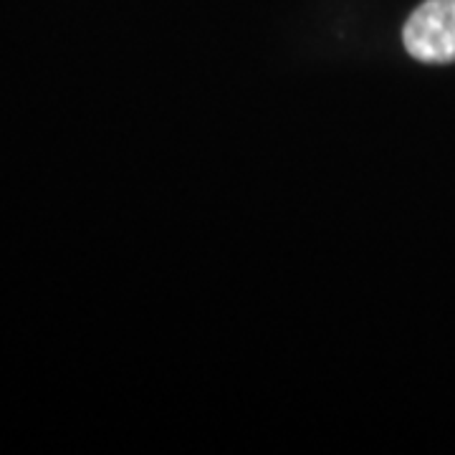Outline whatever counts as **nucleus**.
<instances>
[{"label": "nucleus", "mask_w": 455, "mask_h": 455, "mask_svg": "<svg viewBox=\"0 0 455 455\" xmlns=\"http://www.w3.org/2000/svg\"><path fill=\"white\" fill-rule=\"evenodd\" d=\"M407 53L423 64L455 61V0H425L403 28Z\"/></svg>", "instance_id": "1"}]
</instances>
